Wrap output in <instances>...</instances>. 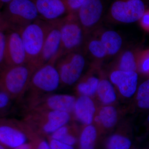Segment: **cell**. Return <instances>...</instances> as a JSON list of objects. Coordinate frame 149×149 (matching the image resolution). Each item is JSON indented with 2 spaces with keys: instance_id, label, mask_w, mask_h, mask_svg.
I'll list each match as a JSON object with an SVG mask.
<instances>
[{
  "instance_id": "cell-1",
  "label": "cell",
  "mask_w": 149,
  "mask_h": 149,
  "mask_svg": "<svg viewBox=\"0 0 149 149\" xmlns=\"http://www.w3.org/2000/svg\"><path fill=\"white\" fill-rule=\"evenodd\" d=\"M1 12L0 30L19 31L40 18L32 0H12L5 5Z\"/></svg>"
},
{
  "instance_id": "cell-2",
  "label": "cell",
  "mask_w": 149,
  "mask_h": 149,
  "mask_svg": "<svg viewBox=\"0 0 149 149\" xmlns=\"http://www.w3.org/2000/svg\"><path fill=\"white\" fill-rule=\"evenodd\" d=\"M53 22L39 18L19 31L26 53L27 63L31 65L35 69V65Z\"/></svg>"
},
{
  "instance_id": "cell-3",
  "label": "cell",
  "mask_w": 149,
  "mask_h": 149,
  "mask_svg": "<svg viewBox=\"0 0 149 149\" xmlns=\"http://www.w3.org/2000/svg\"><path fill=\"white\" fill-rule=\"evenodd\" d=\"M35 70L29 63L5 65L0 69V90L5 91L11 97L21 95L29 87Z\"/></svg>"
},
{
  "instance_id": "cell-4",
  "label": "cell",
  "mask_w": 149,
  "mask_h": 149,
  "mask_svg": "<svg viewBox=\"0 0 149 149\" xmlns=\"http://www.w3.org/2000/svg\"><path fill=\"white\" fill-rule=\"evenodd\" d=\"M86 36L75 13L68 14L62 18L61 46L56 61L66 54L78 50Z\"/></svg>"
},
{
  "instance_id": "cell-5",
  "label": "cell",
  "mask_w": 149,
  "mask_h": 149,
  "mask_svg": "<svg viewBox=\"0 0 149 149\" xmlns=\"http://www.w3.org/2000/svg\"><path fill=\"white\" fill-rule=\"evenodd\" d=\"M145 0H114L107 13L110 21L130 24L139 21L148 8Z\"/></svg>"
},
{
  "instance_id": "cell-6",
  "label": "cell",
  "mask_w": 149,
  "mask_h": 149,
  "mask_svg": "<svg viewBox=\"0 0 149 149\" xmlns=\"http://www.w3.org/2000/svg\"><path fill=\"white\" fill-rule=\"evenodd\" d=\"M61 83L71 85L80 78L85 64V57L79 51L62 56L56 61Z\"/></svg>"
},
{
  "instance_id": "cell-7",
  "label": "cell",
  "mask_w": 149,
  "mask_h": 149,
  "mask_svg": "<svg viewBox=\"0 0 149 149\" xmlns=\"http://www.w3.org/2000/svg\"><path fill=\"white\" fill-rule=\"evenodd\" d=\"M104 0H87L75 13L85 35L98 27L104 14Z\"/></svg>"
},
{
  "instance_id": "cell-8",
  "label": "cell",
  "mask_w": 149,
  "mask_h": 149,
  "mask_svg": "<svg viewBox=\"0 0 149 149\" xmlns=\"http://www.w3.org/2000/svg\"><path fill=\"white\" fill-rule=\"evenodd\" d=\"M61 83L58 71L54 63H48L35 70L29 87L42 93H51L58 88Z\"/></svg>"
},
{
  "instance_id": "cell-9",
  "label": "cell",
  "mask_w": 149,
  "mask_h": 149,
  "mask_svg": "<svg viewBox=\"0 0 149 149\" xmlns=\"http://www.w3.org/2000/svg\"><path fill=\"white\" fill-rule=\"evenodd\" d=\"M61 19L54 21L46 37L40 57L35 65V69L49 62L55 63L61 46Z\"/></svg>"
},
{
  "instance_id": "cell-10",
  "label": "cell",
  "mask_w": 149,
  "mask_h": 149,
  "mask_svg": "<svg viewBox=\"0 0 149 149\" xmlns=\"http://www.w3.org/2000/svg\"><path fill=\"white\" fill-rule=\"evenodd\" d=\"M25 63L27 57L20 33L10 30L6 33L5 64L13 66Z\"/></svg>"
},
{
  "instance_id": "cell-11",
  "label": "cell",
  "mask_w": 149,
  "mask_h": 149,
  "mask_svg": "<svg viewBox=\"0 0 149 149\" xmlns=\"http://www.w3.org/2000/svg\"><path fill=\"white\" fill-rule=\"evenodd\" d=\"M39 127L46 134L53 133L56 130L66 125L70 120L69 113L56 110H39Z\"/></svg>"
},
{
  "instance_id": "cell-12",
  "label": "cell",
  "mask_w": 149,
  "mask_h": 149,
  "mask_svg": "<svg viewBox=\"0 0 149 149\" xmlns=\"http://www.w3.org/2000/svg\"><path fill=\"white\" fill-rule=\"evenodd\" d=\"M37 8L40 18L52 22L68 14L63 0H32Z\"/></svg>"
},
{
  "instance_id": "cell-13",
  "label": "cell",
  "mask_w": 149,
  "mask_h": 149,
  "mask_svg": "<svg viewBox=\"0 0 149 149\" xmlns=\"http://www.w3.org/2000/svg\"><path fill=\"white\" fill-rule=\"evenodd\" d=\"M110 79L117 86L122 95L125 97H130L136 92L138 82L137 72L116 70L111 73Z\"/></svg>"
},
{
  "instance_id": "cell-14",
  "label": "cell",
  "mask_w": 149,
  "mask_h": 149,
  "mask_svg": "<svg viewBox=\"0 0 149 149\" xmlns=\"http://www.w3.org/2000/svg\"><path fill=\"white\" fill-rule=\"evenodd\" d=\"M27 140V136L21 130L0 120V144L5 148L15 149L26 143Z\"/></svg>"
},
{
  "instance_id": "cell-15",
  "label": "cell",
  "mask_w": 149,
  "mask_h": 149,
  "mask_svg": "<svg viewBox=\"0 0 149 149\" xmlns=\"http://www.w3.org/2000/svg\"><path fill=\"white\" fill-rule=\"evenodd\" d=\"M103 44L107 57L116 56L121 52L123 40L121 35L112 29H104L96 33Z\"/></svg>"
},
{
  "instance_id": "cell-16",
  "label": "cell",
  "mask_w": 149,
  "mask_h": 149,
  "mask_svg": "<svg viewBox=\"0 0 149 149\" xmlns=\"http://www.w3.org/2000/svg\"><path fill=\"white\" fill-rule=\"evenodd\" d=\"M73 111L78 120L84 124L90 125L94 119L96 109L91 98L83 95L75 101Z\"/></svg>"
},
{
  "instance_id": "cell-17",
  "label": "cell",
  "mask_w": 149,
  "mask_h": 149,
  "mask_svg": "<svg viewBox=\"0 0 149 149\" xmlns=\"http://www.w3.org/2000/svg\"><path fill=\"white\" fill-rule=\"evenodd\" d=\"M76 100L68 95H54L45 100L42 108L47 110H56L69 113L73 111Z\"/></svg>"
},
{
  "instance_id": "cell-18",
  "label": "cell",
  "mask_w": 149,
  "mask_h": 149,
  "mask_svg": "<svg viewBox=\"0 0 149 149\" xmlns=\"http://www.w3.org/2000/svg\"><path fill=\"white\" fill-rule=\"evenodd\" d=\"M141 50L139 48L126 49L120 53L118 62V69L124 71L137 72L138 60Z\"/></svg>"
},
{
  "instance_id": "cell-19",
  "label": "cell",
  "mask_w": 149,
  "mask_h": 149,
  "mask_svg": "<svg viewBox=\"0 0 149 149\" xmlns=\"http://www.w3.org/2000/svg\"><path fill=\"white\" fill-rule=\"evenodd\" d=\"M85 46L86 52L94 59L101 61L107 57L104 47L97 35L91 37L87 41Z\"/></svg>"
},
{
  "instance_id": "cell-20",
  "label": "cell",
  "mask_w": 149,
  "mask_h": 149,
  "mask_svg": "<svg viewBox=\"0 0 149 149\" xmlns=\"http://www.w3.org/2000/svg\"><path fill=\"white\" fill-rule=\"evenodd\" d=\"M97 92L101 101L105 104H109L115 101L116 94L111 83L108 80H100Z\"/></svg>"
},
{
  "instance_id": "cell-21",
  "label": "cell",
  "mask_w": 149,
  "mask_h": 149,
  "mask_svg": "<svg viewBox=\"0 0 149 149\" xmlns=\"http://www.w3.org/2000/svg\"><path fill=\"white\" fill-rule=\"evenodd\" d=\"M100 79L94 75H89L78 83L77 90L83 96L91 97L97 92Z\"/></svg>"
},
{
  "instance_id": "cell-22",
  "label": "cell",
  "mask_w": 149,
  "mask_h": 149,
  "mask_svg": "<svg viewBox=\"0 0 149 149\" xmlns=\"http://www.w3.org/2000/svg\"><path fill=\"white\" fill-rule=\"evenodd\" d=\"M98 116L100 123L107 128L114 126L118 120L117 111L113 107L106 106L102 108Z\"/></svg>"
},
{
  "instance_id": "cell-23",
  "label": "cell",
  "mask_w": 149,
  "mask_h": 149,
  "mask_svg": "<svg viewBox=\"0 0 149 149\" xmlns=\"http://www.w3.org/2000/svg\"><path fill=\"white\" fill-rule=\"evenodd\" d=\"M97 136V130L93 125L85 127L80 136V149H94Z\"/></svg>"
},
{
  "instance_id": "cell-24",
  "label": "cell",
  "mask_w": 149,
  "mask_h": 149,
  "mask_svg": "<svg viewBox=\"0 0 149 149\" xmlns=\"http://www.w3.org/2000/svg\"><path fill=\"white\" fill-rule=\"evenodd\" d=\"M139 107L148 109L149 107V80L144 81L139 86L137 96Z\"/></svg>"
},
{
  "instance_id": "cell-25",
  "label": "cell",
  "mask_w": 149,
  "mask_h": 149,
  "mask_svg": "<svg viewBox=\"0 0 149 149\" xmlns=\"http://www.w3.org/2000/svg\"><path fill=\"white\" fill-rule=\"evenodd\" d=\"M131 141L126 137L119 135L112 136L107 143V149H129Z\"/></svg>"
},
{
  "instance_id": "cell-26",
  "label": "cell",
  "mask_w": 149,
  "mask_h": 149,
  "mask_svg": "<svg viewBox=\"0 0 149 149\" xmlns=\"http://www.w3.org/2000/svg\"><path fill=\"white\" fill-rule=\"evenodd\" d=\"M138 69L145 74H148L149 71V50L148 49L141 50L139 60Z\"/></svg>"
},
{
  "instance_id": "cell-27",
  "label": "cell",
  "mask_w": 149,
  "mask_h": 149,
  "mask_svg": "<svg viewBox=\"0 0 149 149\" xmlns=\"http://www.w3.org/2000/svg\"><path fill=\"white\" fill-rule=\"evenodd\" d=\"M87 0H63L68 14L74 13Z\"/></svg>"
},
{
  "instance_id": "cell-28",
  "label": "cell",
  "mask_w": 149,
  "mask_h": 149,
  "mask_svg": "<svg viewBox=\"0 0 149 149\" xmlns=\"http://www.w3.org/2000/svg\"><path fill=\"white\" fill-rule=\"evenodd\" d=\"M6 41V33L0 30V69L6 65L5 64V50Z\"/></svg>"
},
{
  "instance_id": "cell-29",
  "label": "cell",
  "mask_w": 149,
  "mask_h": 149,
  "mask_svg": "<svg viewBox=\"0 0 149 149\" xmlns=\"http://www.w3.org/2000/svg\"><path fill=\"white\" fill-rule=\"evenodd\" d=\"M68 133H69V129L65 125L52 133L51 139L61 141Z\"/></svg>"
},
{
  "instance_id": "cell-30",
  "label": "cell",
  "mask_w": 149,
  "mask_h": 149,
  "mask_svg": "<svg viewBox=\"0 0 149 149\" xmlns=\"http://www.w3.org/2000/svg\"><path fill=\"white\" fill-rule=\"evenodd\" d=\"M11 97L7 93L0 90V112L4 110L8 106Z\"/></svg>"
},
{
  "instance_id": "cell-31",
  "label": "cell",
  "mask_w": 149,
  "mask_h": 149,
  "mask_svg": "<svg viewBox=\"0 0 149 149\" xmlns=\"http://www.w3.org/2000/svg\"><path fill=\"white\" fill-rule=\"evenodd\" d=\"M140 25L143 29L146 32L149 31V10L148 8L146 9L143 15L139 21Z\"/></svg>"
},
{
  "instance_id": "cell-32",
  "label": "cell",
  "mask_w": 149,
  "mask_h": 149,
  "mask_svg": "<svg viewBox=\"0 0 149 149\" xmlns=\"http://www.w3.org/2000/svg\"><path fill=\"white\" fill-rule=\"evenodd\" d=\"M49 143L51 149H74L72 146L54 139H51Z\"/></svg>"
},
{
  "instance_id": "cell-33",
  "label": "cell",
  "mask_w": 149,
  "mask_h": 149,
  "mask_svg": "<svg viewBox=\"0 0 149 149\" xmlns=\"http://www.w3.org/2000/svg\"><path fill=\"white\" fill-rule=\"evenodd\" d=\"M76 139L75 137L68 133L60 142L67 145L72 146L76 143Z\"/></svg>"
},
{
  "instance_id": "cell-34",
  "label": "cell",
  "mask_w": 149,
  "mask_h": 149,
  "mask_svg": "<svg viewBox=\"0 0 149 149\" xmlns=\"http://www.w3.org/2000/svg\"><path fill=\"white\" fill-rule=\"evenodd\" d=\"M37 149H51L49 144L45 141H40L37 146Z\"/></svg>"
},
{
  "instance_id": "cell-35",
  "label": "cell",
  "mask_w": 149,
  "mask_h": 149,
  "mask_svg": "<svg viewBox=\"0 0 149 149\" xmlns=\"http://www.w3.org/2000/svg\"><path fill=\"white\" fill-rule=\"evenodd\" d=\"M14 149H32V148L30 144L26 143Z\"/></svg>"
},
{
  "instance_id": "cell-36",
  "label": "cell",
  "mask_w": 149,
  "mask_h": 149,
  "mask_svg": "<svg viewBox=\"0 0 149 149\" xmlns=\"http://www.w3.org/2000/svg\"><path fill=\"white\" fill-rule=\"evenodd\" d=\"M11 1L12 0H0V9L3 6L5 5Z\"/></svg>"
},
{
  "instance_id": "cell-37",
  "label": "cell",
  "mask_w": 149,
  "mask_h": 149,
  "mask_svg": "<svg viewBox=\"0 0 149 149\" xmlns=\"http://www.w3.org/2000/svg\"><path fill=\"white\" fill-rule=\"evenodd\" d=\"M0 149H6L5 147L0 144Z\"/></svg>"
},
{
  "instance_id": "cell-38",
  "label": "cell",
  "mask_w": 149,
  "mask_h": 149,
  "mask_svg": "<svg viewBox=\"0 0 149 149\" xmlns=\"http://www.w3.org/2000/svg\"><path fill=\"white\" fill-rule=\"evenodd\" d=\"M0 17H1V12H0Z\"/></svg>"
}]
</instances>
